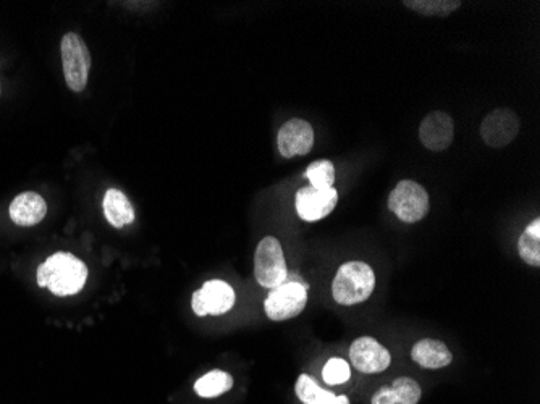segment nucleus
I'll return each mask as SVG.
<instances>
[{
    "instance_id": "obj_1",
    "label": "nucleus",
    "mask_w": 540,
    "mask_h": 404,
    "mask_svg": "<svg viewBox=\"0 0 540 404\" xmlns=\"http://www.w3.org/2000/svg\"><path fill=\"white\" fill-rule=\"evenodd\" d=\"M88 280L85 262L70 253H55L47 257L38 269V285L47 288L52 295H78Z\"/></svg>"
},
{
    "instance_id": "obj_2",
    "label": "nucleus",
    "mask_w": 540,
    "mask_h": 404,
    "mask_svg": "<svg viewBox=\"0 0 540 404\" xmlns=\"http://www.w3.org/2000/svg\"><path fill=\"white\" fill-rule=\"evenodd\" d=\"M376 290V274L366 262H346L335 274L332 295L342 306H355L371 298Z\"/></svg>"
},
{
    "instance_id": "obj_3",
    "label": "nucleus",
    "mask_w": 540,
    "mask_h": 404,
    "mask_svg": "<svg viewBox=\"0 0 540 404\" xmlns=\"http://www.w3.org/2000/svg\"><path fill=\"white\" fill-rule=\"evenodd\" d=\"M254 277L259 285L269 290L287 282L288 269L282 245L274 236H266L259 241L254 253Z\"/></svg>"
},
{
    "instance_id": "obj_4",
    "label": "nucleus",
    "mask_w": 540,
    "mask_h": 404,
    "mask_svg": "<svg viewBox=\"0 0 540 404\" xmlns=\"http://www.w3.org/2000/svg\"><path fill=\"white\" fill-rule=\"evenodd\" d=\"M389 209L405 224L421 222L431 209L426 188L413 180H403L389 196Z\"/></svg>"
},
{
    "instance_id": "obj_5",
    "label": "nucleus",
    "mask_w": 540,
    "mask_h": 404,
    "mask_svg": "<svg viewBox=\"0 0 540 404\" xmlns=\"http://www.w3.org/2000/svg\"><path fill=\"white\" fill-rule=\"evenodd\" d=\"M60 52L68 88L75 93L85 91L91 70V54L85 41L78 33H67L62 38Z\"/></svg>"
},
{
    "instance_id": "obj_6",
    "label": "nucleus",
    "mask_w": 540,
    "mask_h": 404,
    "mask_svg": "<svg viewBox=\"0 0 540 404\" xmlns=\"http://www.w3.org/2000/svg\"><path fill=\"white\" fill-rule=\"evenodd\" d=\"M308 303V290L301 283L285 282L270 290L264 301V311L270 320L283 322L300 316Z\"/></svg>"
},
{
    "instance_id": "obj_7",
    "label": "nucleus",
    "mask_w": 540,
    "mask_h": 404,
    "mask_svg": "<svg viewBox=\"0 0 540 404\" xmlns=\"http://www.w3.org/2000/svg\"><path fill=\"white\" fill-rule=\"evenodd\" d=\"M237 295L224 280H209L191 299V308L196 316H222L235 306Z\"/></svg>"
},
{
    "instance_id": "obj_8",
    "label": "nucleus",
    "mask_w": 540,
    "mask_h": 404,
    "mask_svg": "<svg viewBox=\"0 0 540 404\" xmlns=\"http://www.w3.org/2000/svg\"><path fill=\"white\" fill-rule=\"evenodd\" d=\"M519 123L518 115L507 107H500L486 115L481 123V138L489 148L502 149L518 136Z\"/></svg>"
},
{
    "instance_id": "obj_9",
    "label": "nucleus",
    "mask_w": 540,
    "mask_h": 404,
    "mask_svg": "<svg viewBox=\"0 0 540 404\" xmlns=\"http://www.w3.org/2000/svg\"><path fill=\"white\" fill-rule=\"evenodd\" d=\"M338 204V191L335 188L317 190L306 186L296 193L295 207L304 222H317L334 212Z\"/></svg>"
},
{
    "instance_id": "obj_10",
    "label": "nucleus",
    "mask_w": 540,
    "mask_h": 404,
    "mask_svg": "<svg viewBox=\"0 0 540 404\" xmlns=\"http://www.w3.org/2000/svg\"><path fill=\"white\" fill-rule=\"evenodd\" d=\"M277 146L285 159L306 156L314 146V128L303 118H292L280 127Z\"/></svg>"
},
{
    "instance_id": "obj_11",
    "label": "nucleus",
    "mask_w": 540,
    "mask_h": 404,
    "mask_svg": "<svg viewBox=\"0 0 540 404\" xmlns=\"http://www.w3.org/2000/svg\"><path fill=\"white\" fill-rule=\"evenodd\" d=\"M350 359L356 371L363 374H379L389 369L392 354L380 345L376 338L361 337L350 346Z\"/></svg>"
},
{
    "instance_id": "obj_12",
    "label": "nucleus",
    "mask_w": 540,
    "mask_h": 404,
    "mask_svg": "<svg viewBox=\"0 0 540 404\" xmlns=\"http://www.w3.org/2000/svg\"><path fill=\"white\" fill-rule=\"evenodd\" d=\"M422 146L432 152H442L450 148L455 139V123L450 115L440 110L427 114L419 127Z\"/></svg>"
},
{
    "instance_id": "obj_13",
    "label": "nucleus",
    "mask_w": 540,
    "mask_h": 404,
    "mask_svg": "<svg viewBox=\"0 0 540 404\" xmlns=\"http://www.w3.org/2000/svg\"><path fill=\"white\" fill-rule=\"evenodd\" d=\"M46 214L47 204L43 196L31 193V191L18 194L17 198L13 199L12 204H10V219L18 227L38 225L39 222H43Z\"/></svg>"
},
{
    "instance_id": "obj_14",
    "label": "nucleus",
    "mask_w": 540,
    "mask_h": 404,
    "mask_svg": "<svg viewBox=\"0 0 540 404\" xmlns=\"http://www.w3.org/2000/svg\"><path fill=\"white\" fill-rule=\"evenodd\" d=\"M411 358L424 369L435 371L447 367L453 361V354L443 341L424 338L413 346Z\"/></svg>"
},
{
    "instance_id": "obj_15",
    "label": "nucleus",
    "mask_w": 540,
    "mask_h": 404,
    "mask_svg": "<svg viewBox=\"0 0 540 404\" xmlns=\"http://www.w3.org/2000/svg\"><path fill=\"white\" fill-rule=\"evenodd\" d=\"M102 207H104L107 222L112 227L123 228L125 225L133 224L135 220V209L131 206L130 199L115 188L107 191Z\"/></svg>"
},
{
    "instance_id": "obj_16",
    "label": "nucleus",
    "mask_w": 540,
    "mask_h": 404,
    "mask_svg": "<svg viewBox=\"0 0 540 404\" xmlns=\"http://www.w3.org/2000/svg\"><path fill=\"white\" fill-rule=\"evenodd\" d=\"M519 257L528 266H540V219L532 220L528 227L524 228L518 240Z\"/></svg>"
},
{
    "instance_id": "obj_17",
    "label": "nucleus",
    "mask_w": 540,
    "mask_h": 404,
    "mask_svg": "<svg viewBox=\"0 0 540 404\" xmlns=\"http://www.w3.org/2000/svg\"><path fill=\"white\" fill-rule=\"evenodd\" d=\"M233 388V377L227 372L216 371L207 372L198 382L195 383V392L201 398H217L224 395Z\"/></svg>"
},
{
    "instance_id": "obj_18",
    "label": "nucleus",
    "mask_w": 540,
    "mask_h": 404,
    "mask_svg": "<svg viewBox=\"0 0 540 404\" xmlns=\"http://www.w3.org/2000/svg\"><path fill=\"white\" fill-rule=\"evenodd\" d=\"M405 7L426 17L445 18L460 9V0H405Z\"/></svg>"
},
{
    "instance_id": "obj_19",
    "label": "nucleus",
    "mask_w": 540,
    "mask_h": 404,
    "mask_svg": "<svg viewBox=\"0 0 540 404\" xmlns=\"http://www.w3.org/2000/svg\"><path fill=\"white\" fill-rule=\"evenodd\" d=\"M306 178L311 181V186L317 190L334 188L335 165L327 159L316 160L306 169Z\"/></svg>"
},
{
    "instance_id": "obj_20",
    "label": "nucleus",
    "mask_w": 540,
    "mask_h": 404,
    "mask_svg": "<svg viewBox=\"0 0 540 404\" xmlns=\"http://www.w3.org/2000/svg\"><path fill=\"white\" fill-rule=\"evenodd\" d=\"M392 392L397 398V404H418L421 400L422 390L416 380L410 377H400L393 380Z\"/></svg>"
},
{
    "instance_id": "obj_21",
    "label": "nucleus",
    "mask_w": 540,
    "mask_h": 404,
    "mask_svg": "<svg viewBox=\"0 0 540 404\" xmlns=\"http://www.w3.org/2000/svg\"><path fill=\"white\" fill-rule=\"evenodd\" d=\"M322 379L329 385H343L351 379V367L345 359L332 358L322 369Z\"/></svg>"
},
{
    "instance_id": "obj_22",
    "label": "nucleus",
    "mask_w": 540,
    "mask_h": 404,
    "mask_svg": "<svg viewBox=\"0 0 540 404\" xmlns=\"http://www.w3.org/2000/svg\"><path fill=\"white\" fill-rule=\"evenodd\" d=\"M295 392L296 396H298L304 404H309L319 400V398L324 395L325 390L317 385L316 380H314L311 375L303 374L296 380Z\"/></svg>"
},
{
    "instance_id": "obj_23",
    "label": "nucleus",
    "mask_w": 540,
    "mask_h": 404,
    "mask_svg": "<svg viewBox=\"0 0 540 404\" xmlns=\"http://www.w3.org/2000/svg\"><path fill=\"white\" fill-rule=\"evenodd\" d=\"M372 404H397V398L393 395L392 388L382 387L374 393Z\"/></svg>"
},
{
    "instance_id": "obj_24",
    "label": "nucleus",
    "mask_w": 540,
    "mask_h": 404,
    "mask_svg": "<svg viewBox=\"0 0 540 404\" xmlns=\"http://www.w3.org/2000/svg\"><path fill=\"white\" fill-rule=\"evenodd\" d=\"M309 404H350V400H348L345 395L337 396L334 395V393L325 390L324 395H322L319 400Z\"/></svg>"
}]
</instances>
